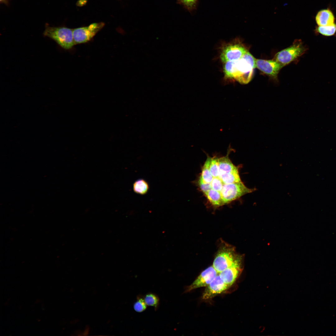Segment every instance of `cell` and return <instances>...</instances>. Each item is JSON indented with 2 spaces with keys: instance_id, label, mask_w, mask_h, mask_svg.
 <instances>
[{
  "instance_id": "obj_16",
  "label": "cell",
  "mask_w": 336,
  "mask_h": 336,
  "mask_svg": "<svg viewBox=\"0 0 336 336\" xmlns=\"http://www.w3.org/2000/svg\"><path fill=\"white\" fill-rule=\"evenodd\" d=\"M133 189L135 193L142 195L146 194L149 189L148 182L144 179H140L137 180L133 185Z\"/></svg>"
},
{
  "instance_id": "obj_20",
  "label": "cell",
  "mask_w": 336,
  "mask_h": 336,
  "mask_svg": "<svg viewBox=\"0 0 336 336\" xmlns=\"http://www.w3.org/2000/svg\"><path fill=\"white\" fill-rule=\"evenodd\" d=\"M218 158L216 156H214L211 158L209 170L213 177H219V175Z\"/></svg>"
},
{
  "instance_id": "obj_9",
  "label": "cell",
  "mask_w": 336,
  "mask_h": 336,
  "mask_svg": "<svg viewBox=\"0 0 336 336\" xmlns=\"http://www.w3.org/2000/svg\"><path fill=\"white\" fill-rule=\"evenodd\" d=\"M243 256L238 255L233 263L218 273L223 282L229 287L235 282L241 271Z\"/></svg>"
},
{
  "instance_id": "obj_13",
  "label": "cell",
  "mask_w": 336,
  "mask_h": 336,
  "mask_svg": "<svg viewBox=\"0 0 336 336\" xmlns=\"http://www.w3.org/2000/svg\"><path fill=\"white\" fill-rule=\"evenodd\" d=\"M232 150L229 147L228 149L227 155L218 158V163L219 170V178L221 177L223 175L228 173L236 167L230 160L229 155Z\"/></svg>"
},
{
  "instance_id": "obj_11",
  "label": "cell",
  "mask_w": 336,
  "mask_h": 336,
  "mask_svg": "<svg viewBox=\"0 0 336 336\" xmlns=\"http://www.w3.org/2000/svg\"><path fill=\"white\" fill-rule=\"evenodd\" d=\"M256 66L261 71L274 78L277 77L279 71L283 67L273 59H256Z\"/></svg>"
},
{
  "instance_id": "obj_6",
  "label": "cell",
  "mask_w": 336,
  "mask_h": 336,
  "mask_svg": "<svg viewBox=\"0 0 336 336\" xmlns=\"http://www.w3.org/2000/svg\"><path fill=\"white\" fill-rule=\"evenodd\" d=\"M238 255L234 247L225 244L219 250L212 266L219 273L230 266Z\"/></svg>"
},
{
  "instance_id": "obj_24",
  "label": "cell",
  "mask_w": 336,
  "mask_h": 336,
  "mask_svg": "<svg viewBox=\"0 0 336 336\" xmlns=\"http://www.w3.org/2000/svg\"><path fill=\"white\" fill-rule=\"evenodd\" d=\"M198 184L200 189L204 194L212 189L210 183L204 182L201 175L199 178Z\"/></svg>"
},
{
  "instance_id": "obj_21",
  "label": "cell",
  "mask_w": 336,
  "mask_h": 336,
  "mask_svg": "<svg viewBox=\"0 0 336 336\" xmlns=\"http://www.w3.org/2000/svg\"><path fill=\"white\" fill-rule=\"evenodd\" d=\"M147 305L144 300L143 296L140 295L137 296L136 302L133 305L134 310L138 312H141L147 309Z\"/></svg>"
},
{
  "instance_id": "obj_2",
  "label": "cell",
  "mask_w": 336,
  "mask_h": 336,
  "mask_svg": "<svg viewBox=\"0 0 336 336\" xmlns=\"http://www.w3.org/2000/svg\"><path fill=\"white\" fill-rule=\"evenodd\" d=\"M43 35L55 41L61 47L69 49L75 45L73 29L65 27H51L45 25Z\"/></svg>"
},
{
  "instance_id": "obj_12",
  "label": "cell",
  "mask_w": 336,
  "mask_h": 336,
  "mask_svg": "<svg viewBox=\"0 0 336 336\" xmlns=\"http://www.w3.org/2000/svg\"><path fill=\"white\" fill-rule=\"evenodd\" d=\"M335 18L332 12L329 9H324L317 13L315 20L319 26H328L334 23Z\"/></svg>"
},
{
  "instance_id": "obj_4",
  "label": "cell",
  "mask_w": 336,
  "mask_h": 336,
  "mask_svg": "<svg viewBox=\"0 0 336 336\" xmlns=\"http://www.w3.org/2000/svg\"><path fill=\"white\" fill-rule=\"evenodd\" d=\"M247 48L239 40L236 39L224 44L221 48L220 58L223 63L240 59L247 52Z\"/></svg>"
},
{
  "instance_id": "obj_17",
  "label": "cell",
  "mask_w": 336,
  "mask_h": 336,
  "mask_svg": "<svg viewBox=\"0 0 336 336\" xmlns=\"http://www.w3.org/2000/svg\"><path fill=\"white\" fill-rule=\"evenodd\" d=\"M211 158L210 156H208L202 168L201 176L203 181L207 183H210L213 178L209 170Z\"/></svg>"
},
{
  "instance_id": "obj_3",
  "label": "cell",
  "mask_w": 336,
  "mask_h": 336,
  "mask_svg": "<svg viewBox=\"0 0 336 336\" xmlns=\"http://www.w3.org/2000/svg\"><path fill=\"white\" fill-rule=\"evenodd\" d=\"M306 50L301 40H296L290 46L277 53L273 59L284 67L304 54Z\"/></svg>"
},
{
  "instance_id": "obj_10",
  "label": "cell",
  "mask_w": 336,
  "mask_h": 336,
  "mask_svg": "<svg viewBox=\"0 0 336 336\" xmlns=\"http://www.w3.org/2000/svg\"><path fill=\"white\" fill-rule=\"evenodd\" d=\"M229 287L221 279L218 274L206 287L202 295V299H210L227 289Z\"/></svg>"
},
{
  "instance_id": "obj_7",
  "label": "cell",
  "mask_w": 336,
  "mask_h": 336,
  "mask_svg": "<svg viewBox=\"0 0 336 336\" xmlns=\"http://www.w3.org/2000/svg\"><path fill=\"white\" fill-rule=\"evenodd\" d=\"M103 22L91 24L88 26L73 29L75 45L90 41L104 26Z\"/></svg>"
},
{
  "instance_id": "obj_18",
  "label": "cell",
  "mask_w": 336,
  "mask_h": 336,
  "mask_svg": "<svg viewBox=\"0 0 336 336\" xmlns=\"http://www.w3.org/2000/svg\"><path fill=\"white\" fill-rule=\"evenodd\" d=\"M143 298L147 306L154 307L155 310H157L158 308L160 300L157 295L152 293H149L146 294Z\"/></svg>"
},
{
  "instance_id": "obj_22",
  "label": "cell",
  "mask_w": 336,
  "mask_h": 336,
  "mask_svg": "<svg viewBox=\"0 0 336 336\" xmlns=\"http://www.w3.org/2000/svg\"><path fill=\"white\" fill-rule=\"evenodd\" d=\"M179 2L187 10L191 12L196 9L198 0H179Z\"/></svg>"
},
{
  "instance_id": "obj_25",
  "label": "cell",
  "mask_w": 336,
  "mask_h": 336,
  "mask_svg": "<svg viewBox=\"0 0 336 336\" xmlns=\"http://www.w3.org/2000/svg\"><path fill=\"white\" fill-rule=\"evenodd\" d=\"M9 0H0V2L1 3H4L6 5H8Z\"/></svg>"
},
{
  "instance_id": "obj_5",
  "label": "cell",
  "mask_w": 336,
  "mask_h": 336,
  "mask_svg": "<svg viewBox=\"0 0 336 336\" xmlns=\"http://www.w3.org/2000/svg\"><path fill=\"white\" fill-rule=\"evenodd\" d=\"M256 190L255 188H248L241 181L224 184L220 192L225 204Z\"/></svg>"
},
{
  "instance_id": "obj_14",
  "label": "cell",
  "mask_w": 336,
  "mask_h": 336,
  "mask_svg": "<svg viewBox=\"0 0 336 336\" xmlns=\"http://www.w3.org/2000/svg\"><path fill=\"white\" fill-rule=\"evenodd\" d=\"M204 194L209 202L214 207H220L225 204L220 192L212 189Z\"/></svg>"
},
{
  "instance_id": "obj_15",
  "label": "cell",
  "mask_w": 336,
  "mask_h": 336,
  "mask_svg": "<svg viewBox=\"0 0 336 336\" xmlns=\"http://www.w3.org/2000/svg\"><path fill=\"white\" fill-rule=\"evenodd\" d=\"M220 179L224 184L241 181L239 171V167L236 166L232 170L222 175Z\"/></svg>"
},
{
  "instance_id": "obj_8",
  "label": "cell",
  "mask_w": 336,
  "mask_h": 336,
  "mask_svg": "<svg viewBox=\"0 0 336 336\" xmlns=\"http://www.w3.org/2000/svg\"><path fill=\"white\" fill-rule=\"evenodd\" d=\"M212 266L203 271L194 281L185 288L184 293L189 292L195 289L207 287L218 274Z\"/></svg>"
},
{
  "instance_id": "obj_23",
  "label": "cell",
  "mask_w": 336,
  "mask_h": 336,
  "mask_svg": "<svg viewBox=\"0 0 336 336\" xmlns=\"http://www.w3.org/2000/svg\"><path fill=\"white\" fill-rule=\"evenodd\" d=\"M210 184L212 189L220 192L224 184L218 177H213Z\"/></svg>"
},
{
  "instance_id": "obj_19",
  "label": "cell",
  "mask_w": 336,
  "mask_h": 336,
  "mask_svg": "<svg viewBox=\"0 0 336 336\" xmlns=\"http://www.w3.org/2000/svg\"><path fill=\"white\" fill-rule=\"evenodd\" d=\"M316 32L326 36L334 35L336 32V24L328 26H319L316 29Z\"/></svg>"
},
{
  "instance_id": "obj_1",
  "label": "cell",
  "mask_w": 336,
  "mask_h": 336,
  "mask_svg": "<svg viewBox=\"0 0 336 336\" xmlns=\"http://www.w3.org/2000/svg\"><path fill=\"white\" fill-rule=\"evenodd\" d=\"M256 59L248 51L240 59L223 63V69L226 78L233 79L243 84L251 80Z\"/></svg>"
}]
</instances>
